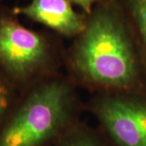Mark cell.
Returning <instances> with one entry per match:
<instances>
[{
	"instance_id": "cell-1",
	"label": "cell",
	"mask_w": 146,
	"mask_h": 146,
	"mask_svg": "<svg viewBox=\"0 0 146 146\" xmlns=\"http://www.w3.org/2000/svg\"><path fill=\"white\" fill-rule=\"evenodd\" d=\"M63 67L76 87L98 93L146 94V73L117 0H98L85 27L65 48Z\"/></svg>"
},
{
	"instance_id": "cell-2",
	"label": "cell",
	"mask_w": 146,
	"mask_h": 146,
	"mask_svg": "<svg viewBox=\"0 0 146 146\" xmlns=\"http://www.w3.org/2000/svg\"><path fill=\"white\" fill-rule=\"evenodd\" d=\"M76 88L59 72L20 94L0 127V146H43L61 137L82 110Z\"/></svg>"
},
{
	"instance_id": "cell-3",
	"label": "cell",
	"mask_w": 146,
	"mask_h": 146,
	"mask_svg": "<svg viewBox=\"0 0 146 146\" xmlns=\"http://www.w3.org/2000/svg\"><path fill=\"white\" fill-rule=\"evenodd\" d=\"M65 48L57 39L0 12V74L19 94L59 73Z\"/></svg>"
},
{
	"instance_id": "cell-4",
	"label": "cell",
	"mask_w": 146,
	"mask_h": 146,
	"mask_svg": "<svg viewBox=\"0 0 146 146\" xmlns=\"http://www.w3.org/2000/svg\"><path fill=\"white\" fill-rule=\"evenodd\" d=\"M87 109L117 146H146V94H94Z\"/></svg>"
},
{
	"instance_id": "cell-5",
	"label": "cell",
	"mask_w": 146,
	"mask_h": 146,
	"mask_svg": "<svg viewBox=\"0 0 146 146\" xmlns=\"http://www.w3.org/2000/svg\"><path fill=\"white\" fill-rule=\"evenodd\" d=\"M12 11L17 16L42 24L60 36L72 38L83 31L87 21V15L76 11L69 0H31Z\"/></svg>"
},
{
	"instance_id": "cell-6",
	"label": "cell",
	"mask_w": 146,
	"mask_h": 146,
	"mask_svg": "<svg viewBox=\"0 0 146 146\" xmlns=\"http://www.w3.org/2000/svg\"><path fill=\"white\" fill-rule=\"evenodd\" d=\"M118 2L129 23L146 73V0Z\"/></svg>"
},
{
	"instance_id": "cell-7",
	"label": "cell",
	"mask_w": 146,
	"mask_h": 146,
	"mask_svg": "<svg viewBox=\"0 0 146 146\" xmlns=\"http://www.w3.org/2000/svg\"><path fill=\"white\" fill-rule=\"evenodd\" d=\"M58 146H103L95 136L76 123L60 137Z\"/></svg>"
},
{
	"instance_id": "cell-8",
	"label": "cell",
	"mask_w": 146,
	"mask_h": 146,
	"mask_svg": "<svg viewBox=\"0 0 146 146\" xmlns=\"http://www.w3.org/2000/svg\"><path fill=\"white\" fill-rule=\"evenodd\" d=\"M19 95L0 74V127L14 106Z\"/></svg>"
},
{
	"instance_id": "cell-9",
	"label": "cell",
	"mask_w": 146,
	"mask_h": 146,
	"mask_svg": "<svg viewBox=\"0 0 146 146\" xmlns=\"http://www.w3.org/2000/svg\"><path fill=\"white\" fill-rule=\"evenodd\" d=\"M72 4L78 6L83 11L84 14L89 15L92 11L94 5L98 0H69Z\"/></svg>"
}]
</instances>
